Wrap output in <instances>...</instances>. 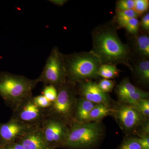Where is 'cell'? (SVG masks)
<instances>
[{
	"mask_svg": "<svg viewBox=\"0 0 149 149\" xmlns=\"http://www.w3.org/2000/svg\"><path fill=\"white\" fill-rule=\"evenodd\" d=\"M141 25L145 30H149V14L147 13L143 17L141 20Z\"/></svg>",
	"mask_w": 149,
	"mask_h": 149,
	"instance_id": "obj_29",
	"label": "cell"
},
{
	"mask_svg": "<svg viewBox=\"0 0 149 149\" xmlns=\"http://www.w3.org/2000/svg\"><path fill=\"white\" fill-rule=\"evenodd\" d=\"M38 83L37 79L5 72L0 75V95L13 103L21 104L30 98Z\"/></svg>",
	"mask_w": 149,
	"mask_h": 149,
	"instance_id": "obj_2",
	"label": "cell"
},
{
	"mask_svg": "<svg viewBox=\"0 0 149 149\" xmlns=\"http://www.w3.org/2000/svg\"><path fill=\"white\" fill-rule=\"evenodd\" d=\"M80 91L83 98L95 104L109 106L110 99L107 94L103 92L97 83L88 81L81 84Z\"/></svg>",
	"mask_w": 149,
	"mask_h": 149,
	"instance_id": "obj_12",
	"label": "cell"
},
{
	"mask_svg": "<svg viewBox=\"0 0 149 149\" xmlns=\"http://www.w3.org/2000/svg\"><path fill=\"white\" fill-rule=\"evenodd\" d=\"M136 71L141 80L144 83L149 81V61L144 60L139 63L136 68Z\"/></svg>",
	"mask_w": 149,
	"mask_h": 149,
	"instance_id": "obj_18",
	"label": "cell"
},
{
	"mask_svg": "<svg viewBox=\"0 0 149 149\" xmlns=\"http://www.w3.org/2000/svg\"><path fill=\"white\" fill-rule=\"evenodd\" d=\"M93 54L101 62L107 63L125 62L128 58V48L114 32L103 31L94 37Z\"/></svg>",
	"mask_w": 149,
	"mask_h": 149,
	"instance_id": "obj_1",
	"label": "cell"
},
{
	"mask_svg": "<svg viewBox=\"0 0 149 149\" xmlns=\"http://www.w3.org/2000/svg\"><path fill=\"white\" fill-rule=\"evenodd\" d=\"M145 117L149 115V101L148 99L141 100L133 105Z\"/></svg>",
	"mask_w": 149,
	"mask_h": 149,
	"instance_id": "obj_23",
	"label": "cell"
},
{
	"mask_svg": "<svg viewBox=\"0 0 149 149\" xmlns=\"http://www.w3.org/2000/svg\"><path fill=\"white\" fill-rule=\"evenodd\" d=\"M40 129L50 149L63 146L69 132L64 122L55 118L45 120Z\"/></svg>",
	"mask_w": 149,
	"mask_h": 149,
	"instance_id": "obj_6",
	"label": "cell"
},
{
	"mask_svg": "<svg viewBox=\"0 0 149 149\" xmlns=\"http://www.w3.org/2000/svg\"><path fill=\"white\" fill-rule=\"evenodd\" d=\"M112 112L120 128L126 131L133 130L144 121L145 116L129 104L121 105Z\"/></svg>",
	"mask_w": 149,
	"mask_h": 149,
	"instance_id": "obj_7",
	"label": "cell"
},
{
	"mask_svg": "<svg viewBox=\"0 0 149 149\" xmlns=\"http://www.w3.org/2000/svg\"><path fill=\"white\" fill-rule=\"evenodd\" d=\"M138 139L142 149H149V137L148 134H143Z\"/></svg>",
	"mask_w": 149,
	"mask_h": 149,
	"instance_id": "obj_28",
	"label": "cell"
},
{
	"mask_svg": "<svg viewBox=\"0 0 149 149\" xmlns=\"http://www.w3.org/2000/svg\"><path fill=\"white\" fill-rule=\"evenodd\" d=\"M113 111L108 106L104 104H96L90 113L87 122L97 121Z\"/></svg>",
	"mask_w": 149,
	"mask_h": 149,
	"instance_id": "obj_15",
	"label": "cell"
},
{
	"mask_svg": "<svg viewBox=\"0 0 149 149\" xmlns=\"http://www.w3.org/2000/svg\"><path fill=\"white\" fill-rule=\"evenodd\" d=\"M96 104L84 98L80 100L76 109V118L78 122H87L90 113Z\"/></svg>",
	"mask_w": 149,
	"mask_h": 149,
	"instance_id": "obj_14",
	"label": "cell"
},
{
	"mask_svg": "<svg viewBox=\"0 0 149 149\" xmlns=\"http://www.w3.org/2000/svg\"><path fill=\"white\" fill-rule=\"evenodd\" d=\"M139 15L133 10L122 11H118L116 14V19L118 23L120 26L124 27L125 24L130 19L137 18Z\"/></svg>",
	"mask_w": 149,
	"mask_h": 149,
	"instance_id": "obj_17",
	"label": "cell"
},
{
	"mask_svg": "<svg viewBox=\"0 0 149 149\" xmlns=\"http://www.w3.org/2000/svg\"><path fill=\"white\" fill-rule=\"evenodd\" d=\"M98 85L103 92L107 93L112 91L114 88V83L112 80L104 79L100 80Z\"/></svg>",
	"mask_w": 149,
	"mask_h": 149,
	"instance_id": "obj_26",
	"label": "cell"
},
{
	"mask_svg": "<svg viewBox=\"0 0 149 149\" xmlns=\"http://www.w3.org/2000/svg\"><path fill=\"white\" fill-rule=\"evenodd\" d=\"M136 45L141 54L148 56L149 55V38L147 35H141L136 39Z\"/></svg>",
	"mask_w": 149,
	"mask_h": 149,
	"instance_id": "obj_19",
	"label": "cell"
},
{
	"mask_svg": "<svg viewBox=\"0 0 149 149\" xmlns=\"http://www.w3.org/2000/svg\"><path fill=\"white\" fill-rule=\"evenodd\" d=\"M149 6V2L148 0H135L133 10L140 15L148 10Z\"/></svg>",
	"mask_w": 149,
	"mask_h": 149,
	"instance_id": "obj_22",
	"label": "cell"
},
{
	"mask_svg": "<svg viewBox=\"0 0 149 149\" xmlns=\"http://www.w3.org/2000/svg\"><path fill=\"white\" fill-rule=\"evenodd\" d=\"M63 56L67 76L70 80L79 81L98 75L101 62L93 53Z\"/></svg>",
	"mask_w": 149,
	"mask_h": 149,
	"instance_id": "obj_3",
	"label": "cell"
},
{
	"mask_svg": "<svg viewBox=\"0 0 149 149\" xmlns=\"http://www.w3.org/2000/svg\"><path fill=\"white\" fill-rule=\"evenodd\" d=\"M18 140L24 149H50L40 128L30 126Z\"/></svg>",
	"mask_w": 149,
	"mask_h": 149,
	"instance_id": "obj_11",
	"label": "cell"
},
{
	"mask_svg": "<svg viewBox=\"0 0 149 149\" xmlns=\"http://www.w3.org/2000/svg\"><path fill=\"white\" fill-rule=\"evenodd\" d=\"M119 71L115 65L112 64L101 65L99 68L97 75L103 77L104 79H109L117 77Z\"/></svg>",
	"mask_w": 149,
	"mask_h": 149,
	"instance_id": "obj_16",
	"label": "cell"
},
{
	"mask_svg": "<svg viewBox=\"0 0 149 149\" xmlns=\"http://www.w3.org/2000/svg\"><path fill=\"white\" fill-rule=\"evenodd\" d=\"M118 149H142L138 139L129 138L125 139Z\"/></svg>",
	"mask_w": 149,
	"mask_h": 149,
	"instance_id": "obj_20",
	"label": "cell"
},
{
	"mask_svg": "<svg viewBox=\"0 0 149 149\" xmlns=\"http://www.w3.org/2000/svg\"><path fill=\"white\" fill-rule=\"evenodd\" d=\"M18 111L17 119L22 122L31 123L37 121L42 116L41 108L36 106L32 100H27L21 105Z\"/></svg>",
	"mask_w": 149,
	"mask_h": 149,
	"instance_id": "obj_13",
	"label": "cell"
},
{
	"mask_svg": "<svg viewBox=\"0 0 149 149\" xmlns=\"http://www.w3.org/2000/svg\"><path fill=\"white\" fill-rule=\"evenodd\" d=\"M29 125L16 118L0 126V137L8 144L14 143L27 130Z\"/></svg>",
	"mask_w": 149,
	"mask_h": 149,
	"instance_id": "obj_10",
	"label": "cell"
},
{
	"mask_svg": "<svg viewBox=\"0 0 149 149\" xmlns=\"http://www.w3.org/2000/svg\"><path fill=\"white\" fill-rule=\"evenodd\" d=\"M51 2L53 3H54L55 4L57 5L62 6L66 2V1H64V0H59V1H51Z\"/></svg>",
	"mask_w": 149,
	"mask_h": 149,
	"instance_id": "obj_31",
	"label": "cell"
},
{
	"mask_svg": "<svg viewBox=\"0 0 149 149\" xmlns=\"http://www.w3.org/2000/svg\"><path fill=\"white\" fill-rule=\"evenodd\" d=\"M102 133L98 123H75L69 129L63 146L74 149L89 148L98 143Z\"/></svg>",
	"mask_w": 149,
	"mask_h": 149,
	"instance_id": "obj_4",
	"label": "cell"
},
{
	"mask_svg": "<svg viewBox=\"0 0 149 149\" xmlns=\"http://www.w3.org/2000/svg\"><path fill=\"white\" fill-rule=\"evenodd\" d=\"M118 11H125L133 10L134 6V0H120L118 2Z\"/></svg>",
	"mask_w": 149,
	"mask_h": 149,
	"instance_id": "obj_27",
	"label": "cell"
},
{
	"mask_svg": "<svg viewBox=\"0 0 149 149\" xmlns=\"http://www.w3.org/2000/svg\"><path fill=\"white\" fill-rule=\"evenodd\" d=\"M139 22L137 18L130 19L125 24L124 27L127 31L131 34H135L137 33L139 29Z\"/></svg>",
	"mask_w": 149,
	"mask_h": 149,
	"instance_id": "obj_25",
	"label": "cell"
},
{
	"mask_svg": "<svg viewBox=\"0 0 149 149\" xmlns=\"http://www.w3.org/2000/svg\"><path fill=\"white\" fill-rule=\"evenodd\" d=\"M43 95L53 103L56 99L57 91L53 85H47L43 90Z\"/></svg>",
	"mask_w": 149,
	"mask_h": 149,
	"instance_id": "obj_21",
	"label": "cell"
},
{
	"mask_svg": "<svg viewBox=\"0 0 149 149\" xmlns=\"http://www.w3.org/2000/svg\"><path fill=\"white\" fill-rule=\"evenodd\" d=\"M67 76L64 56L54 47L47 59L42 73L37 78L45 84L61 86L65 83Z\"/></svg>",
	"mask_w": 149,
	"mask_h": 149,
	"instance_id": "obj_5",
	"label": "cell"
},
{
	"mask_svg": "<svg viewBox=\"0 0 149 149\" xmlns=\"http://www.w3.org/2000/svg\"><path fill=\"white\" fill-rule=\"evenodd\" d=\"M116 91L121 102L132 105L149 97L148 93L136 88L128 79L123 80L117 86Z\"/></svg>",
	"mask_w": 149,
	"mask_h": 149,
	"instance_id": "obj_9",
	"label": "cell"
},
{
	"mask_svg": "<svg viewBox=\"0 0 149 149\" xmlns=\"http://www.w3.org/2000/svg\"><path fill=\"white\" fill-rule=\"evenodd\" d=\"M8 145L5 149H24L22 145L18 142H15Z\"/></svg>",
	"mask_w": 149,
	"mask_h": 149,
	"instance_id": "obj_30",
	"label": "cell"
},
{
	"mask_svg": "<svg viewBox=\"0 0 149 149\" xmlns=\"http://www.w3.org/2000/svg\"><path fill=\"white\" fill-rule=\"evenodd\" d=\"M34 104L40 108H45L51 106L52 103L44 95H40L32 99Z\"/></svg>",
	"mask_w": 149,
	"mask_h": 149,
	"instance_id": "obj_24",
	"label": "cell"
},
{
	"mask_svg": "<svg viewBox=\"0 0 149 149\" xmlns=\"http://www.w3.org/2000/svg\"><path fill=\"white\" fill-rule=\"evenodd\" d=\"M64 84L60 86L56 99L52 106L55 113L62 117H68L72 111L74 98L71 89Z\"/></svg>",
	"mask_w": 149,
	"mask_h": 149,
	"instance_id": "obj_8",
	"label": "cell"
}]
</instances>
